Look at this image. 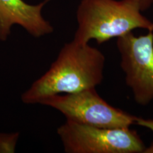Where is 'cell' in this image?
I'll return each mask as SVG.
<instances>
[{"instance_id":"obj_4","label":"cell","mask_w":153,"mask_h":153,"mask_svg":"<svg viewBox=\"0 0 153 153\" xmlns=\"http://www.w3.org/2000/svg\"><path fill=\"white\" fill-rule=\"evenodd\" d=\"M39 104L59 111L67 120L95 127L128 128L135 124L136 118V116L108 104L95 88L50 96Z\"/></svg>"},{"instance_id":"obj_5","label":"cell","mask_w":153,"mask_h":153,"mask_svg":"<svg viewBox=\"0 0 153 153\" xmlns=\"http://www.w3.org/2000/svg\"><path fill=\"white\" fill-rule=\"evenodd\" d=\"M120 65L135 102L147 106L153 101V31L136 36L133 32L117 38Z\"/></svg>"},{"instance_id":"obj_6","label":"cell","mask_w":153,"mask_h":153,"mask_svg":"<svg viewBox=\"0 0 153 153\" xmlns=\"http://www.w3.org/2000/svg\"><path fill=\"white\" fill-rule=\"evenodd\" d=\"M48 1L30 5L23 0H0V40L7 39L14 24L20 25L36 38L52 33V26L41 14L42 8Z\"/></svg>"},{"instance_id":"obj_7","label":"cell","mask_w":153,"mask_h":153,"mask_svg":"<svg viewBox=\"0 0 153 153\" xmlns=\"http://www.w3.org/2000/svg\"><path fill=\"white\" fill-rule=\"evenodd\" d=\"M135 124L146 128L153 132V119H146V118L137 117L136 116Z\"/></svg>"},{"instance_id":"obj_1","label":"cell","mask_w":153,"mask_h":153,"mask_svg":"<svg viewBox=\"0 0 153 153\" xmlns=\"http://www.w3.org/2000/svg\"><path fill=\"white\" fill-rule=\"evenodd\" d=\"M105 56L99 50L72 41L61 48L48 71L22 95L25 104H39L50 96L96 88L104 79Z\"/></svg>"},{"instance_id":"obj_8","label":"cell","mask_w":153,"mask_h":153,"mask_svg":"<svg viewBox=\"0 0 153 153\" xmlns=\"http://www.w3.org/2000/svg\"><path fill=\"white\" fill-rule=\"evenodd\" d=\"M141 11H145L153 5V0H139Z\"/></svg>"},{"instance_id":"obj_2","label":"cell","mask_w":153,"mask_h":153,"mask_svg":"<svg viewBox=\"0 0 153 153\" xmlns=\"http://www.w3.org/2000/svg\"><path fill=\"white\" fill-rule=\"evenodd\" d=\"M139 0H82L76 11L74 41L102 44L136 28L153 31V22L145 16Z\"/></svg>"},{"instance_id":"obj_3","label":"cell","mask_w":153,"mask_h":153,"mask_svg":"<svg viewBox=\"0 0 153 153\" xmlns=\"http://www.w3.org/2000/svg\"><path fill=\"white\" fill-rule=\"evenodd\" d=\"M67 153L148 152L136 131L95 127L67 120L57 128Z\"/></svg>"}]
</instances>
